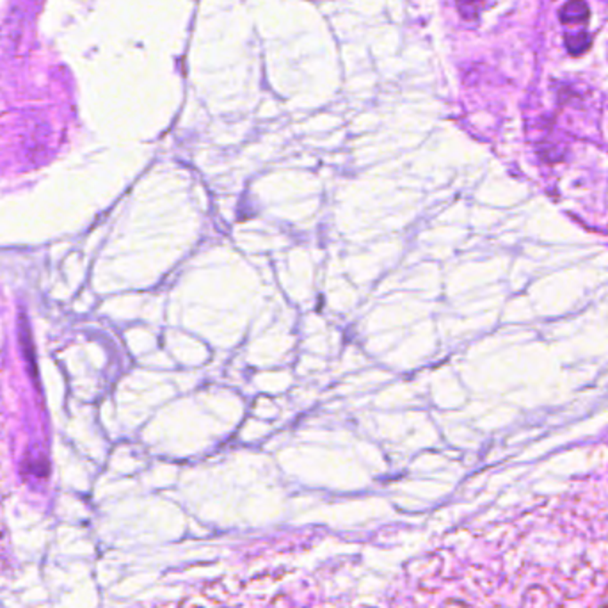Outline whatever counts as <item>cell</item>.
<instances>
[{"label":"cell","mask_w":608,"mask_h":608,"mask_svg":"<svg viewBox=\"0 0 608 608\" xmlns=\"http://www.w3.org/2000/svg\"><path fill=\"white\" fill-rule=\"evenodd\" d=\"M490 0H458V7L459 12L463 14V18L466 20H475L479 16V12L488 5Z\"/></svg>","instance_id":"3"},{"label":"cell","mask_w":608,"mask_h":608,"mask_svg":"<svg viewBox=\"0 0 608 608\" xmlns=\"http://www.w3.org/2000/svg\"><path fill=\"white\" fill-rule=\"evenodd\" d=\"M589 12L591 9L586 0H570L561 7L559 18L566 25H580L589 20Z\"/></svg>","instance_id":"1"},{"label":"cell","mask_w":608,"mask_h":608,"mask_svg":"<svg viewBox=\"0 0 608 608\" xmlns=\"http://www.w3.org/2000/svg\"><path fill=\"white\" fill-rule=\"evenodd\" d=\"M564 41H566V48L572 55H582L584 52H588L591 48L593 36L588 30H579L573 34H566Z\"/></svg>","instance_id":"2"}]
</instances>
